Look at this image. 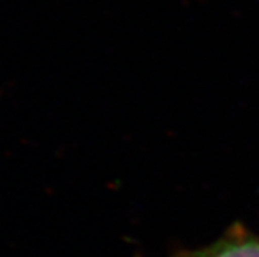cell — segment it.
<instances>
[{
  "label": "cell",
  "mask_w": 259,
  "mask_h": 257,
  "mask_svg": "<svg viewBox=\"0 0 259 257\" xmlns=\"http://www.w3.org/2000/svg\"><path fill=\"white\" fill-rule=\"evenodd\" d=\"M172 257H259V236L242 226H234L214 243Z\"/></svg>",
  "instance_id": "6da1fadb"
}]
</instances>
